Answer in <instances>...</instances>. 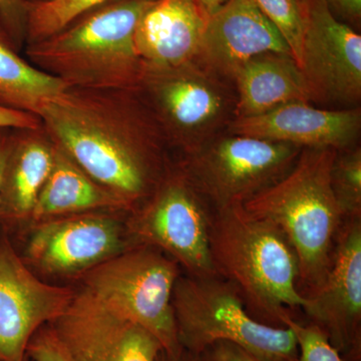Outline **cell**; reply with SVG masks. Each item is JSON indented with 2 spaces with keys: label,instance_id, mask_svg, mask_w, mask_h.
Returning <instances> with one entry per match:
<instances>
[{
  "label": "cell",
  "instance_id": "cell-1",
  "mask_svg": "<svg viewBox=\"0 0 361 361\" xmlns=\"http://www.w3.org/2000/svg\"><path fill=\"white\" fill-rule=\"evenodd\" d=\"M54 144L130 212L154 191L173 158L137 90L66 87L28 109Z\"/></svg>",
  "mask_w": 361,
  "mask_h": 361
},
{
  "label": "cell",
  "instance_id": "cell-2",
  "mask_svg": "<svg viewBox=\"0 0 361 361\" xmlns=\"http://www.w3.org/2000/svg\"><path fill=\"white\" fill-rule=\"evenodd\" d=\"M210 254L216 274L236 289L259 322L287 327L305 298L297 286L298 259L286 236L243 206L214 214Z\"/></svg>",
  "mask_w": 361,
  "mask_h": 361
},
{
  "label": "cell",
  "instance_id": "cell-3",
  "mask_svg": "<svg viewBox=\"0 0 361 361\" xmlns=\"http://www.w3.org/2000/svg\"><path fill=\"white\" fill-rule=\"evenodd\" d=\"M154 1L116 0L97 7L56 35L26 44V56L66 87L135 90L145 68L135 32Z\"/></svg>",
  "mask_w": 361,
  "mask_h": 361
},
{
  "label": "cell",
  "instance_id": "cell-4",
  "mask_svg": "<svg viewBox=\"0 0 361 361\" xmlns=\"http://www.w3.org/2000/svg\"><path fill=\"white\" fill-rule=\"evenodd\" d=\"M336 154L331 148L302 149L283 178L243 205L286 236L298 259L297 286L302 297L324 281L344 222L330 185Z\"/></svg>",
  "mask_w": 361,
  "mask_h": 361
},
{
  "label": "cell",
  "instance_id": "cell-5",
  "mask_svg": "<svg viewBox=\"0 0 361 361\" xmlns=\"http://www.w3.org/2000/svg\"><path fill=\"white\" fill-rule=\"evenodd\" d=\"M135 90L155 116L173 156L192 155L227 132L236 118L234 82L198 61L145 66Z\"/></svg>",
  "mask_w": 361,
  "mask_h": 361
},
{
  "label": "cell",
  "instance_id": "cell-6",
  "mask_svg": "<svg viewBox=\"0 0 361 361\" xmlns=\"http://www.w3.org/2000/svg\"><path fill=\"white\" fill-rule=\"evenodd\" d=\"M180 348L200 355L211 344L228 341L260 361H286L298 355L293 330L259 322L229 282L218 276L182 273L173 291Z\"/></svg>",
  "mask_w": 361,
  "mask_h": 361
},
{
  "label": "cell",
  "instance_id": "cell-7",
  "mask_svg": "<svg viewBox=\"0 0 361 361\" xmlns=\"http://www.w3.org/2000/svg\"><path fill=\"white\" fill-rule=\"evenodd\" d=\"M215 211L182 161L173 156L152 194L126 215V225L135 245L164 252L185 274L216 276L210 254Z\"/></svg>",
  "mask_w": 361,
  "mask_h": 361
},
{
  "label": "cell",
  "instance_id": "cell-8",
  "mask_svg": "<svg viewBox=\"0 0 361 361\" xmlns=\"http://www.w3.org/2000/svg\"><path fill=\"white\" fill-rule=\"evenodd\" d=\"M183 271L154 247L135 245L85 273L82 287L149 331L163 350L179 353L173 291Z\"/></svg>",
  "mask_w": 361,
  "mask_h": 361
},
{
  "label": "cell",
  "instance_id": "cell-9",
  "mask_svg": "<svg viewBox=\"0 0 361 361\" xmlns=\"http://www.w3.org/2000/svg\"><path fill=\"white\" fill-rule=\"evenodd\" d=\"M126 213L89 212L35 221L11 236L25 265L49 283L75 285L85 273L135 246Z\"/></svg>",
  "mask_w": 361,
  "mask_h": 361
},
{
  "label": "cell",
  "instance_id": "cell-10",
  "mask_svg": "<svg viewBox=\"0 0 361 361\" xmlns=\"http://www.w3.org/2000/svg\"><path fill=\"white\" fill-rule=\"evenodd\" d=\"M301 151L293 145L225 132L192 155L177 158L219 210L245 205L274 185Z\"/></svg>",
  "mask_w": 361,
  "mask_h": 361
},
{
  "label": "cell",
  "instance_id": "cell-11",
  "mask_svg": "<svg viewBox=\"0 0 361 361\" xmlns=\"http://www.w3.org/2000/svg\"><path fill=\"white\" fill-rule=\"evenodd\" d=\"M300 71L310 104L329 110L360 108L361 37L324 0H304Z\"/></svg>",
  "mask_w": 361,
  "mask_h": 361
},
{
  "label": "cell",
  "instance_id": "cell-12",
  "mask_svg": "<svg viewBox=\"0 0 361 361\" xmlns=\"http://www.w3.org/2000/svg\"><path fill=\"white\" fill-rule=\"evenodd\" d=\"M73 285L49 283L21 259L0 228V361H28V342L42 325L63 315L75 295Z\"/></svg>",
  "mask_w": 361,
  "mask_h": 361
},
{
  "label": "cell",
  "instance_id": "cell-13",
  "mask_svg": "<svg viewBox=\"0 0 361 361\" xmlns=\"http://www.w3.org/2000/svg\"><path fill=\"white\" fill-rule=\"evenodd\" d=\"M301 311L334 348L360 361L361 350V217L344 221L331 266Z\"/></svg>",
  "mask_w": 361,
  "mask_h": 361
},
{
  "label": "cell",
  "instance_id": "cell-14",
  "mask_svg": "<svg viewBox=\"0 0 361 361\" xmlns=\"http://www.w3.org/2000/svg\"><path fill=\"white\" fill-rule=\"evenodd\" d=\"M77 291L51 322L75 361H156L163 348L155 336L90 292Z\"/></svg>",
  "mask_w": 361,
  "mask_h": 361
},
{
  "label": "cell",
  "instance_id": "cell-15",
  "mask_svg": "<svg viewBox=\"0 0 361 361\" xmlns=\"http://www.w3.org/2000/svg\"><path fill=\"white\" fill-rule=\"evenodd\" d=\"M227 132L301 149L339 151L360 144L361 108L329 110L304 102H292L263 115L235 118Z\"/></svg>",
  "mask_w": 361,
  "mask_h": 361
},
{
  "label": "cell",
  "instance_id": "cell-16",
  "mask_svg": "<svg viewBox=\"0 0 361 361\" xmlns=\"http://www.w3.org/2000/svg\"><path fill=\"white\" fill-rule=\"evenodd\" d=\"M266 52L292 56L286 42L256 0H228L209 18L196 61L234 82L235 75L249 59Z\"/></svg>",
  "mask_w": 361,
  "mask_h": 361
},
{
  "label": "cell",
  "instance_id": "cell-17",
  "mask_svg": "<svg viewBox=\"0 0 361 361\" xmlns=\"http://www.w3.org/2000/svg\"><path fill=\"white\" fill-rule=\"evenodd\" d=\"M56 144L44 126L11 130L1 186L0 228L13 236L32 221L33 209L51 173Z\"/></svg>",
  "mask_w": 361,
  "mask_h": 361
},
{
  "label": "cell",
  "instance_id": "cell-18",
  "mask_svg": "<svg viewBox=\"0 0 361 361\" xmlns=\"http://www.w3.org/2000/svg\"><path fill=\"white\" fill-rule=\"evenodd\" d=\"M208 20L197 0H155L135 32L144 65L166 68L196 61Z\"/></svg>",
  "mask_w": 361,
  "mask_h": 361
},
{
  "label": "cell",
  "instance_id": "cell-19",
  "mask_svg": "<svg viewBox=\"0 0 361 361\" xmlns=\"http://www.w3.org/2000/svg\"><path fill=\"white\" fill-rule=\"evenodd\" d=\"M234 85L236 118L263 115L292 102L310 104L302 73L289 54L254 56L236 73Z\"/></svg>",
  "mask_w": 361,
  "mask_h": 361
},
{
  "label": "cell",
  "instance_id": "cell-20",
  "mask_svg": "<svg viewBox=\"0 0 361 361\" xmlns=\"http://www.w3.org/2000/svg\"><path fill=\"white\" fill-rule=\"evenodd\" d=\"M89 212L128 214L130 208L56 146L51 173L40 191L30 223Z\"/></svg>",
  "mask_w": 361,
  "mask_h": 361
},
{
  "label": "cell",
  "instance_id": "cell-21",
  "mask_svg": "<svg viewBox=\"0 0 361 361\" xmlns=\"http://www.w3.org/2000/svg\"><path fill=\"white\" fill-rule=\"evenodd\" d=\"M59 78L21 59L0 27V104L27 111L42 97L54 96L65 89Z\"/></svg>",
  "mask_w": 361,
  "mask_h": 361
},
{
  "label": "cell",
  "instance_id": "cell-22",
  "mask_svg": "<svg viewBox=\"0 0 361 361\" xmlns=\"http://www.w3.org/2000/svg\"><path fill=\"white\" fill-rule=\"evenodd\" d=\"M116 0H28L26 44L56 35L85 13Z\"/></svg>",
  "mask_w": 361,
  "mask_h": 361
},
{
  "label": "cell",
  "instance_id": "cell-23",
  "mask_svg": "<svg viewBox=\"0 0 361 361\" xmlns=\"http://www.w3.org/2000/svg\"><path fill=\"white\" fill-rule=\"evenodd\" d=\"M330 185L344 221L361 217L360 145L336 151Z\"/></svg>",
  "mask_w": 361,
  "mask_h": 361
},
{
  "label": "cell",
  "instance_id": "cell-24",
  "mask_svg": "<svg viewBox=\"0 0 361 361\" xmlns=\"http://www.w3.org/2000/svg\"><path fill=\"white\" fill-rule=\"evenodd\" d=\"M266 18L282 35L300 68L304 35V0H256Z\"/></svg>",
  "mask_w": 361,
  "mask_h": 361
},
{
  "label": "cell",
  "instance_id": "cell-25",
  "mask_svg": "<svg viewBox=\"0 0 361 361\" xmlns=\"http://www.w3.org/2000/svg\"><path fill=\"white\" fill-rule=\"evenodd\" d=\"M287 327L295 334L298 355L286 361H344L327 336L312 323L292 319Z\"/></svg>",
  "mask_w": 361,
  "mask_h": 361
},
{
  "label": "cell",
  "instance_id": "cell-26",
  "mask_svg": "<svg viewBox=\"0 0 361 361\" xmlns=\"http://www.w3.org/2000/svg\"><path fill=\"white\" fill-rule=\"evenodd\" d=\"M26 355L32 361H75L51 323L42 325L35 332L28 342Z\"/></svg>",
  "mask_w": 361,
  "mask_h": 361
},
{
  "label": "cell",
  "instance_id": "cell-27",
  "mask_svg": "<svg viewBox=\"0 0 361 361\" xmlns=\"http://www.w3.org/2000/svg\"><path fill=\"white\" fill-rule=\"evenodd\" d=\"M27 21L28 0H0V27L18 51L25 47Z\"/></svg>",
  "mask_w": 361,
  "mask_h": 361
},
{
  "label": "cell",
  "instance_id": "cell-28",
  "mask_svg": "<svg viewBox=\"0 0 361 361\" xmlns=\"http://www.w3.org/2000/svg\"><path fill=\"white\" fill-rule=\"evenodd\" d=\"M200 356L202 361H260L245 349L228 341L211 344Z\"/></svg>",
  "mask_w": 361,
  "mask_h": 361
},
{
  "label": "cell",
  "instance_id": "cell-29",
  "mask_svg": "<svg viewBox=\"0 0 361 361\" xmlns=\"http://www.w3.org/2000/svg\"><path fill=\"white\" fill-rule=\"evenodd\" d=\"M39 126H42V121L35 114L7 108L0 104V128L32 129Z\"/></svg>",
  "mask_w": 361,
  "mask_h": 361
},
{
  "label": "cell",
  "instance_id": "cell-30",
  "mask_svg": "<svg viewBox=\"0 0 361 361\" xmlns=\"http://www.w3.org/2000/svg\"><path fill=\"white\" fill-rule=\"evenodd\" d=\"M336 18L355 30L360 27L361 0H324Z\"/></svg>",
  "mask_w": 361,
  "mask_h": 361
},
{
  "label": "cell",
  "instance_id": "cell-31",
  "mask_svg": "<svg viewBox=\"0 0 361 361\" xmlns=\"http://www.w3.org/2000/svg\"><path fill=\"white\" fill-rule=\"evenodd\" d=\"M156 361H202V360L200 355H195L182 348L177 353H169L161 349L157 356Z\"/></svg>",
  "mask_w": 361,
  "mask_h": 361
},
{
  "label": "cell",
  "instance_id": "cell-32",
  "mask_svg": "<svg viewBox=\"0 0 361 361\" xmlns=\"http://www.w3.org/2000/svg\"><path fill=\"white\" fill-rule=\"evenodd\" d=\"M11 130L0 128V186H1L2 173H4V161H6L7 149L11 141Z\"/></svg>",
  "mask_w": 361,
  "mask_h": 361
},
{
  "label": "cell",
  "instance_id": "cell-33",
  "mask_svg": "<svg viewBox=\"0 0 361 361\" xmlns=\"http://www.w3.org/2000/svg\"><path fill=\"white\" fill-rule=\"evenodd\" d=\"M204 13L210 18L227 4L228 0H197Z\"/></svg>",
  "mask_w": 361,
  "mask_h": 361
}]
</instances>
